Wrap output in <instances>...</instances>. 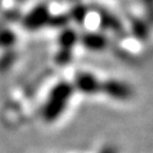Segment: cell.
<instances>
[{
    "label": "cell",
    "instance_id": "6da1fadb",
    "mask_svg": "<svg viewBox=\"0 0 153 153\" xmlns=\"http://www.w3.org/2000/svg\"><path fill=\"white\" fill-rule=\"evenodd\" d=\"M73 97V86L66 82L57 84L49 93V97L42 108V117L47 123L59 119L69 104Z\"/></svg>",
    "mask_w": 153,
    "mask_h": 153
},
{
    "label": "cell",
    "instance_id": "7a4b0ae2",
    "mask_svg": "<svg viewBox=\"0 0 153 153\" xmlns=\"http://www.w3.org/2000/svg\"><path fill=\"white\" fill-rule=\"evenodd\" d=\"M101 91L104 92L108 97L114 100L126 101L131 98L133 91L125 83L118 81H109V82L101 83Z\"/></svg>",
    "mask_w": 153,
    "mask_h": 153
},
{
    "label": "cell",
    "instance_id": "3957f363",
    "mask_svg": "<svg viewBox=\"0 0 153 153\" xmlns=\"http://www.w3.org/2000/svg\"><path fill=\"white\" fill-rule=\"evenodd\" d=\"M75 85L78 91H81L84 94L93 95L101 92V83L93 75L90 74H81L78 75L75 81Z\"/></svg>",
    "mask_w": 153,
    "mask_h": 153
},
{
    "label": "cell",
    "instance_id": "277c9868",
    "mask_svg": "<svg viewBox=\"0 0 153 153\" xmlns=\"http://www.w3.org/2000/svg\"><path fill=\"white\" fill-rule=\"evenodd\" d=\"M99 153H118V151L114 145H105L100 150Z\"/></svg>",
    "mask_w": 153,
    "mask_h": 153
}]
</instances>
